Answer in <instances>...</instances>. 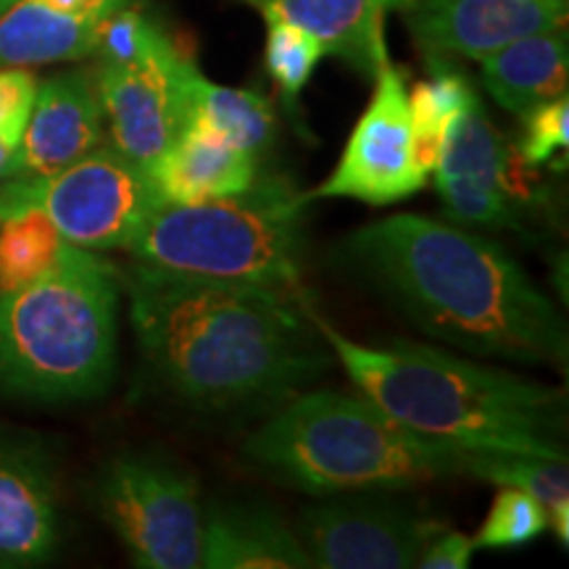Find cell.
<instances>
[{"label": "cell", "mask_w": 569, "mask_h": 569, "mask_svg": "<svg viewBox=\"0 0 569 569\" xmlns=\"http://www.w3.org/2000/svg\"><path fill=\"white\" fill-rule=\"evenodd\" d=\"M103 17L56 0H17L0 13V67H40L96 56Z\"/></svg>", "instance_id": "18"}, {"label": "cell", "mask_w": 569, "mask_h": 569, "mask_svg": "<svg viewBox=\"0 0 569 569\" xmlns=\"http://www.w3.org/2000/svg\"><path fill=\"white\" fill-rule=\"evenodd\" d=\"M96 503L140 569L201 567L203 507L196 478L161 453H122L98 478Z\"/></svg>", "instance_id": "8"}, {"label": "cell", "mask_w": 569, "mask_h": 569, "mask_svg": "<svg viewBox=\"0 0 569 569\" xmlns=\"http://www.w3.org/2000/svg\"><path fill=\"white\" fill-rule=\"evenodd\" d=\"M259 156L203 127L184 124L172 146L148 169L156 193L169 203H198L243 193L259 177Z\"/></svg>", "instance_id": "17"}, {"label": "cell", "mask_w": 569, "mask_h": 569, "mask_svg": "<svg viewBox=\"0 0 569 569\" xmlns=\"http://www.w3.org/2000/svg\"><path fill=\"white\" fill-rule=\"evenodd\" d=\"M465 448L432 440L390 419L367 396L298 393L246 440V459L311 496L401 490L465 475Z\"/></svg>", "instance_id": "4"}, {"label": "cell", "mask_w": 569, "mask_h": 569, "mask_svg": "<svg viewBox=\"0 0 569 569\" xmlns=\"http://www.w3.org/2000/svg\"><path fill=\"white\" fill-rule=\"evenodd\" d=\"M190 56L172 40L134 63L98 61L96 84L111 146L127 159L151 169L184 127V74Z\"/></svg>", "instance_id": "11"}, {"label": "cell", "mask_w": 569, "mask_h": 569, "mask_svg": "<svg viewBox=\"0 0 569 569\" xmlns=\"http://www.w3.org/2000/svg\"><path fill=\"white\" fill-rule=\"evenodd\" d=\"M436 174V188L446 213L465 227H480L488 232H522V209H517L507 196L496 193L488 184L472 177H461L451 172Z\"/></svg>", "instance_id": "24"}, {"label": "cell", "mask_w": 569, "mask_h": 569, "mask_svg": "<svg viewBox=\"0 0 569 569\" xmlns=\"http://www.w3.org/2000/svg\"><path fill=\"white\" fill-rule=\"evenodd\" d=\"M315 322L359 393L417 436L465 451L567 461L559 388L411 340L356 343L317 315Z\"/></svg>", "instance_id": "3"}, {"label": "cell", "mask_w": 569, "mask_h": 569, "mask_svg": "<svg viewBox=\"0 0 569 569\" xmlns=\"http://www.w3.org/2000/svg\"><path fill=\"white\" fill-rule=\"evenodd\" d=\"M267 21H284L319 40L325 56H336L365 77H377L388 59L386 19L411 0H243Z\"/></svg>", "instance_id": "15"}, {"label": "cell", "mask_w": 569, "mask_h": 569, "mask_svg": "<svg viewBox=\"0 0 569 569\" xmlns=\"http://www.w3.org/2000/svg\"><path fill=\"white\" fill-rule=\"evenodd\" d=\"M267 67L288 106L296 103L301 90L309 84L319 59H325L322 46L309 32L284 21H267Z\"/></svg>", "instance_id": "26"}, {"label": "cell", "mask_w": 569, "mask_h": 569, "mask_svg": "<svg viewBox=\"0 0 569 569\" xmlns=\"http://www.w3.org/2000/svg\"><path fill=\"white\" fill-rule=\"evenodd\" d=\"M184 124L203 127L219 138L259 156L272 142L274 113L267 98L253 90L224 88L206 80L196 63H190L184 74Z\"/></svg>", "instance_id": "20"}, {"label": "cell", "mask_w": 569, "mask_h": 569, "mask_svg": "<svg viewBox=\"0 0 569 569\" xmlns=\"http://www.w3.org/2000/svg\"><path fill=\"white\" fill-rule=\"evenodd\" d=\"M13 151H17V142L6 138V134H0V172H3V167L9 163Z\"/></svg>", "instance_id": "31"}, {"label": "cell", "mask_w": 569, "mask_h": 569, "mask_svg": "<svg viewBox=\"0 0 569 569\" xmlns=\"http://www.w3.org/2000/svg\"><path fill=\"white\" fill-rule=\"evenodd\" d=\"M201 567L303 569L311 559L296 530L264 503L213 501L203 509Z\"/></svg>", "instance_id": "16"}, {"label": "cell", "mask_w": 569, "mask_h": 569, "mask_svg": "<svg viewBox=\"0 0 569 569\" xmlns=\"http://www.w3.org/2000/svg\"><path fill=\"white\" fill-rule=\"evenodd\" d=\"M67 246L56 224L38 209L0 219V293L24 288L46 274Z\"/></svg>", "instance_id": "23"}, {"label": "cell", "mask_w": 569, "mask_h": 569, "mask_svg": "<svg viewBox=\"0 0 569 569\" xmlns=\"http://www.w3.org/2000/svg\"><path fill=\"white\" fill-rule=\"evenodd\" d=\"M475 540L459 530L440 528L419 557V569H467L472 565Z\"/></svg>", "instance_id": "30"}, {"label": "cell", "mask_w": 569, "mask_h": 569, "mask_svg": "<svg viewBox=\"0 0 569 569\" xmlns=\"http://www.w3.org/2000/svg\"><path fill=\"white\" fill-rule=\"evenodd\" d=\"M343 261L425 336L480 359L565 365L559 309L507 248L422 213L353 230Z\"/></svg>", "instance_id": "2"}, {"label": "cell", "mask_w": 569, "mask_h": 569, "mask_svg": "<svg viewBox=\"0 0 569 569\" xmlns=\"http://www.w3.org/2000/svg\"><path fill=\"white\" fill-rule=\"evenodd\" d=\"M159 203L161 196L156 193L148 169L113 146H98L69 167L38 180L0 182V219L38 209L67 243L88 251H127Z\"/></svg>", "instance_id": "7"}, {"label": "cell", "mask_w": 569, "mask_h": 569, "mask_svg": "<svg viewBox=\"0 0 569 569\" xmlns=\"http://www.w3.org/2000/svg\"><path fill=\"white\" fill-rule=\"evenodd\" d=\"M432 56L486 59L532 32L567 24V0H411L401 11Z\"/></svg>", "instance_id": "12"}, {"label": "cell", "mask_w": 569, "mask_h": 569, "mask_svg": "<svg viewBox=\"0 0 569 569\" xmlns=\"http://www.w3.org/2000/svg\"><path fill=\"white\" fill-rule=\"evenodd\" d=\"M525 130L522 140L517 142V151L522 156L525 163L530 167H546L557 156L567 153L569 146V101L567 96L557 98V101L540 103L530 113L522 117Z\"/></svg>", "instance_id": "28"}, {"label": "cell", "mask_w": 569, "mask_h": 569, "mask_svg": "<svg viewBox=\"0 0 569 569\" xmlns=\"http://www.w3.org/2000/svg\"><path fill=\"white\" fill-rule=\"evenodd\" d=\"M38 80L24 67H0V134L19 146L32 113Z\"/></svg>", "instance_id": "29"}, {"label": "cell", "mask_w": 569, "mask_h": 569, "mask_svg": "<svg viewBox=\"0 0 569 569\" xmlns=\"http://www.w3.org/2000/svg\"><path fill=\"white\" fill-rule=\"evenodd\" d=\"M122 284L151 375L201 411H274L330 361L309 298L146 264Z\"/></svg>", "instance_id": "1"}, {"label": "cell", "mask_w": 569, "mask_h": 569, "mask_svg": "<svg viewBox=\"0 0 569 569\" xmlns=\"http://www.w3.org/2000/svg\"><path fill=\"white\" fill-rule=\"evenodd\" d=\"M96 71H63L38 84L32 113L0 180H38L103 146Z\"/></svg>", "instance_id": "13"}, {"label": "cell", "mask_w": 569, "mask_h": 569, "mask_svg": "<svg viewBox=\"0 0 569 569\" xmlns=\"http://www.w3.org/2000/svg\"><path fill=\"white\" fill-rule=\"evenodd\" d=\"M480 63L482 82L496 103L522 119L536 106L567 96V30L551 27V30L532 32L486 56Z\"/></svg>", "instance_id": "19"}, {"label": "cell", "mask_w": 569, "mask_h": 569, "mask_svg": "<svg viewBox=\"0 0 569 569\" xmlns=\"http://www.w3.org/2000/svg\"><path fill=\"white\" fill-rule=\"evenodd\" d=\"M309 203V193L284 177H256L243 193L198 203L161 201L127 251L138 264L167 272L309 298L303 284Z\"/></svg>", "instance_id": "6"}, {"label": "cell", "mask_w": 569, "mask_h": 569, "mask_svg": "<svg viewBox=\"0 0 569 569\" xmlns=\"http://www.w3.org/2000/svg\"><path fill=\"white\" fill-rule=\"evenodd\" d=\"M493 503L475 536V549H517V546L532 543L549 530V515L538 498L519 488L498 486Z\"/></svg>", "instance_id": "25"}, {"label": "cell", "mask_w": 569, "mask_h": 569, "mask_svg": "<svg viewBox=\"0 0 569 569\" xmlns=\"http://www.w3.org/2000/svg\"><path fill=\"white\" fill-rule=\"evenodd\" d=\"M465 475L493 482V486L519 488L543 503L549 515V528L569 543V469L567 461L525 457V453L467 451Z\"/></svg>", "instance_id": "21"}, {"label": "cell", "mask_w": 569, "mask_h": 569, "mask_svg": "<svg viewBox=\"0 0 569 569\" xmlns=\"http://www.w3.org/2000/svg\"><path fill=\"white\" fill-rule=\"evenodd\" d=\"M13 3H17V0H0V13H3L6 9H11Z\"/></svg>", "instance_id": "32"}, {"label": "cell", "mask_w": 569, "mask_h": 569, "mask_svg": "<svg viewBox=\"0 0 569 569\" xmlns=\"http://www.w3.org/2000/svg\"><path fill=\"white\" fill-rule=\"evenodd\" d=\"M393 490L327 496L298 511L296 536L311 567L322 569H409L443 528L409 503L388 498Z\"/></svg>", "instance_id": "9"}, {"label": "cell", "mask_w": 569, "mask_h": 569, "mask_svg": "<svg viewBox=\"0 0 569 569\" xmlns=\"http://www.w3.org/2000/svg\"><path fill=\"white\" fill-rule=\"evenodd\" d=\"M427 177L415 153L407 82L393 63H386L377 71L372 101L353 127L336 172L311 190L309 198L393 206L417 196Z\"/></svg>", "instance_id": "10"}, {"label": "cell", "mask_w": 569, "mask_h": 569, "mask_svg": "<svg viewBox=\"0 0 569 569\" xmlns=\"http://www.w3.org/2000/svg\"><path fill=\"white\" fill-rule=\"evenodd\" d=\"M425 56L430 63V77L411 88L409 113L417 161L427 174H432L438 167L440 151H443L446 134L451 130L453 119L465 111L475 90L467 82V77L453 69L448 56Z\"/></svg>", "instance_id": "22"}, {"label": "cell", "mask_w": 569, "mask_h": 569, "mask_svg": "<svg viewBox=\"0 0 569 569\" xmlns=\"http://www.w3.org/2000/svg\"><path fill=\"white\" fill-rule=\"evenodd\" d=\"M167 40V32L156 21L148 19L134 6H127V9L106 19V24L101 27V38H98L96 56L98 61L134 63L151 56Z\"/></svg>", "instance_id": "27"}, {"label": "cell", "mask_w": 569, "mask_h": 569, "mask_svg": "<svg viewBox=\"0 0 569 569\" xmlns=\"http://www.w3.org/2000/svg\"><path fill=\"white\" fill-rule=\"evenodd\" d=\"M119 272L88 248L0 293V388L30 401L101 396L119 356Z\"/></svg>", "instance_id": "5"}, {"label": "cell", "mask_w": 569, "mask_h": 569, "mask_svg": "<svg viewBox=\"0 0 569 569\" xmlns=\"http://www.w3.org/2000/svg\"><path fill=\"white\" fill-rule=\"evenodd\" d=\"M61 538L59 498L38 446L0 436V569L51 561Z\"/></svg>", "instance_id": "14"}]
</instances>
